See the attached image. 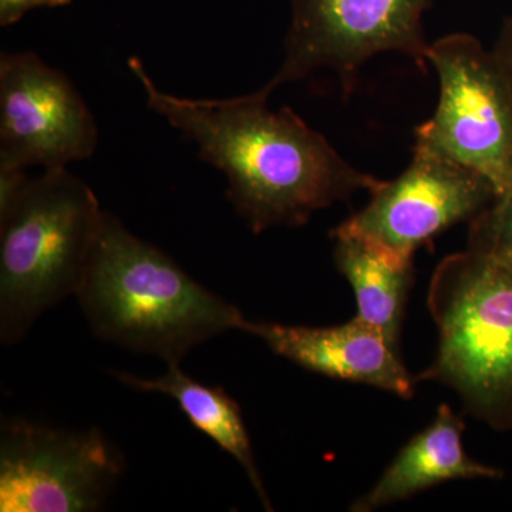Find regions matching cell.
Wrapping results in <instances>:
<instances>
[{
  "label": "cell",
  "mask_w": 512,
  "mask_h": 512,
  "mask_svg": "<svg viewBox=\"0 0 512 512\" xmlns=\"http://www.w3.org/2000/svg\"><path fill=\"white\" fill-rule=\"evenodd\" d=\"M76 298L97 338L167 365L247 320L109 212Z\"/></svg>",
  "instance_id": "obj_2"
},
{
  "label": "cell",
  "mask_w": 512,
  "mask_h": 512,
  "mask_svg": "<svg viewBox=\"0 0 512 512\" xmlns=\"http://www.w3.org/2000/svg\"><path fill=\"white\" fill-rule=\"evenodd\" d=\"M96 120L76 87L32 52L0 56V171L59 170L92 157Z\"/></svg>",
  "instance_id": "obj_8"
},
{
  "label": "cell",
  "mask_w": 512,
  "mask_h": 512,
  "mask_svg": "<svg viewBox=\"0 0 512 512\" xmlns=\"http://www.w3.org/2000/svg\"><path fill=\"white\" fill-rule=\"evenodd\" d=\"M464 421L447 404L436 419L400 450L372 490L350 505L353 512H370L406 500L460 478H500L497 468L484 466L467 456L463 444Z\"/></svg>",
  "instance_id": "obj_11"
},
{
  "label": "cell",
  "mask_w": 512,
  "mask_h": 512,
  "mask_svg": "<svg viewBox=\"0 0 512 512\" xmlns=\"http://www.w3.org/2000/svg\"><path fill=\"white\" fill-rule=\"evenodd\" d=\"M99 200L67 168L37 178L0 171V340L15 345L57 303L76 296L92 258Z\"/></svg>",
  "instance_id": "obj_3"
},
{
  "label": "cell",
  "mask_w": 512,
  "mask_h": 512,
  "mask_svg": "<svg viewBox=\"0 0 512 512\" xmlns=\"http://www.w3.org/2000/svg\"><path fill=\"white\" fill-rule=\"evenodd\" d=\"M124 458L100 430H63L26 419L0 429V511H99Z\"/></svg>",
  "instance_id": "obj_7"
},
{
  "label": "cell",
  "mask_w": 512,
  "mask_h": 512,
  "mask_svg": "<svg viewBox=\"0 0 512 512\" xmlns=\"http://www.w3.org/2000/svg\"><path fill=\"white\" fill-rule=\"evenodd\" d=\"M242 332L264 340L276 355L319 375L369 384L403 399L413 396L416 380L397 348L379 329L355 318L332 328L245 320Z\"/></svg>",
  "instance_id": "obj_10"
},
{
  "label": "cell",
  "mask_w": 512,
  "mask_h": 512,
  "mask_svg": "<svg viewBox=\"0 0 512 512\" xmlns=\"http://www.w3.org/2000/svg\"><path fill=\"white\" fill-rule=\"evenodd\" d=\"M436 113L416 130V146L483 175L498 195L512 188V90L493 50L453 33L431 43Z\"/></svg>",
  "instance_id": "obj_5"
},
{
  "label": "cell",
  "mask_w": 512,
  "mask_h": 512,
  "mask_svg": "<svg viewBox=\"0 0 512 512\" xmlns=\"http://www.w3.org/2000/svg\"><path fill=\"white\" fill-rule=\"evenodd\" d=\"M70 2L72 0H0V25H13L33 9L59 8Z\"/></svg>",
  "instance_id": "obj_15"
},
{
  "label": "cell",
  "mask_w": 512,
  "mask_h": 512,
  "mask_svg": "<svg viewBox=\"0 0 512 512\" xmlns=\"http://www.w3.org/2000/svg\"><path fill=\"white\" fill-rule=\"evenodd\" d=\"M167 373L144 379L130 373L116 372L119 382L137 392L160 393L177 402L192 426L214 441L222 451L238 461L255 488L265 508L272 510L264 483L252 451L251 439L238 403L222 387L207 384L185 375L180 363H170Z\"/></svg>",
  "instance_id": "obj_13"
},
{
  "label": "cell",
  "mask_w": 512,
  "mask_h": 512,
  "mask_svg": "<svg viewBox=\"0 0 512 512\" xmlns=\"http://www.w3.org/2000/svg\"><path fill=\"white\" fill-rule=\"evenodd\" d=\"M493 53L512 90V16L505 22Z\"/></svg>",
  "instance_id": "obj_16"
},
{
  "label": "cell",
  "mask_w": 512,
  "mask_h": 512,
  "mask_svg": "<svg viewBox=\"0 0 512 512\" xmlns=\"http://www.w3.org/2000/svg\"><path fill=\"white\" fill-rule=\"evenodd\" d=\"M332 238L336 268L355 292L356 318L379 329L397 348L413 284V259L394 255L340 227L333 229Z\"/></svg>",
  "instance_id": "obj_12"
},
{
  "label": "cell",
  "mask_w": 512,
  "mask_h": 512,
  "mask_svg": "<svg viewBox=\"0 0 512 512\" xmlns=\"http://www.w3.org/2000/svg\"><path fill=\"white\" fill-rule=\"evenodd\" d=\"M151 110L197 144L205 163L228 180V198L254 234L302 227L316 211L375 191L382 181L349 164L289 107L275 111L259 94L224 100L161 92L137 57L128 60Z\"/></svg>",
  "instance_id": "obj_1"
},
{
  "label": "cell",
  "mask_w": 512,
  "mask_h": 512,
  "mask_svg": "<svg viewBox=\"0 0 512 512\" xmlns=\"http://www.w3.org/2000/svg\"><path fill=\"white\" fill-rule=\"evenodd\" d=\"M370 194L369 204L339 227L404 259L448 228L470 224L498 197L483 175L420 148L399 177Z\"/></svg>",
  "instance_id": "obj_9"
},
{
  "label": "cell",
  "mask_w": 512,
  "mask_h": 512,
  "mask_svg": "<svg viewBox=\"0 0 512 512\" xmlns=\"http://www.w3.org/2000/svg\"><path fill=\"white\" fill-rule=\"evenodd\" d=\"M433 0H289L291 26L284 63L264 87L265 99L284 84L319 69L338 76L346 97L363 64L382 53H402L426 69L429 43L423 15Z\"/></svg>",
  "instance_id": "obj_6"
},
{
  "label": "cell",
  "mask_w": 512,
  "mask_h": 512,
  "mask_svg": "<svg viewBox=\"0 0 512 512\" xmlns=\"http://www.w3.org/2000/svg\"><path fill=\"white\" fill-rule=\"evenodd\" d=\"M468 249L490 256L512 272V188L470 222Z\"/></svg>",
  "instance_id": "obj_14"
},
{
  "label": "cell",
  "mask_w": 512,
  "mask_h": 512,
  "mask_svg": "<svg viewBox=\"0 0 512 512\" xmlns=\"http://www.w3.org/2000/svg\"><path fill=\"white\" fill-rule=\"evenodd\" d=\"M427 305L439 346L414 380L446 384L471 416L512 429V272L467 248L437 266Z\"/></svg>",
  "instance_id": "obj_4"
}]
</instances>
